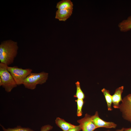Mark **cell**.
Masks as SVG:
<instances>
[{"mask_svg": "<svg viewBox=\"0 0 131 131\" xmlns=\"http://www.w3.org/2000/svg\"><path fill=\"white\" fill-rule=\"evenodd\" d=\"M73 4L70 0H63L57 3L56 8L58 9L73 8Z\"/></svg>", "mask_w": 131, "mask_h": 131, "instance_id": "13", "label": "cell"}, {"mask_svg": "<svg viewBox=\"0 0 131 131\" xmlns=\"http://www.w3.org/2000/svg\"><path fill=\"white\" fill-rule=\"evenodd\" d=\"M0 125L3 131H34L30 128L22 127L20 126H18L14 128H6L2 125Z\"/></svg>", "mask_w": 131, "mask_h": 131, "instance_id": "15", "label": "cell"}, {"mask_svg": "<svg viewBox=\"0 0 131 131\" xmlns=\"http://www.w3.org/2000/svg\"><path fill=\"white\" fill-rule=\"evenodd\" d=\"M75 101L77 102V115L78 116H81L82 115V108L84 103L83 99H77Z\"/></svg>", "mask_w": 131, "mask_h": 131, "instance_id": "16", "label": "cell"}, {"mask_svg": "<svg viewBox=\"0 0 131 131\" xmlns=\"http://www.w3.org/2000/svg\"><path fill=\"white\" fill-rule=\"evenodd\" d=\"M124 128L123 127L120 129H118L116 130L115 131H123ZM105 131H111L109 130H107Z\"/></svg>", "mask_w": 131, "mask_h": 131, "instance_id": "19", "label": "cell"}, {"mask_svg": "<svg viewBox=\"0 0 131 131\" xmlns=\"http://www.w3.org/2000/svg\"></svg>", "mask_w": 131, "mask_h": 131, "instance_id": "22", "label": "cell"}, {"mask_svg": "<svg viewBox=\"0 0 131 131\" xmlns=\"http://www.w3.org/2000/svg\"><path fill=\"white\" fill-rule=\"evenodd\" d=\"M82 130L79 125H76L74 128H72L68 131H80Z\"/></svg>", "mask_w": 131, "mask_h": 131, "instance_id": "18", "label": "cell"}, {"mask_svg": "<svg viewBox=\"0 0 131 131\" xmlns=\"http://www.w3.org/2000/svg\"><path fill=\"white\" fill-rule=\"evenodd\" d=\"M124 88L123 86L117 88L116 89L114 94L112 95L113 106L115 108H119V103L121 102L123 100L122 98V94Z\"/></svg>", "mask_w": 131, "mask_h": 131, "instance_id": "8", "label": "cell"}, {"mask_svg": "<svg viewBox=\"0 0 131 131\" xmlns=\"http://www.w3.org/2000/svg\"><path fill=\"white\" fill-rule=\"evenodd\" d=\"M53 127L49 124H47L42 126L41 128V131H49L52 130Z\"/></svg>", "mask_w": 131, "mask_h": 131, "instance_id": "17", "label": "cell"}, {"mask_svg": "<svg viewBox=\"0 0 131 131\" xmlns=\"http://www.w3.org/2000/svg\"><path fill=\"white\" fill-rule=\"evenodd\" d=\"M121 102L119 109L122 117L124 120L131 123V94L124 97Z\"/></svg>", "mask_w": 131, "mask_h": 131, "instance_id": "5", "label": "cell"}, {"mask_svg": "<svg viewBox=\"0 0 131 131\" xmlns=\"http://www.w3.org/2000/svg\"><path fill=\"white\" fill-rule=\"evenodd\" d=\"M48 77V73L44 72L32 73L24 80L23 84L26 88L34 90L37 84L41 85L46 82Z\"/></svg>", "mask_w": 131, "mask_h": 131, "instance_id": "2", "label": "cell"}, {"mask_svg": "<svg viewBox=\"0 0 131 131\" xmlns=\"http://www.w3.org/2000/svg\"><path fill=\"white\" fill-rule=\"evenodd\" d=\"M8 66L5 64L0 63V78L2 81V87L7 92H9L17 85L7 70Z\"/></svg>", "mask_w": 131, "mask_h": 131, "instance_id": "3", "label": "cell"}, {"mask_svg": "<svg viewBox=\"0 0 131 131\" xmlns=\"http://www.w3.org/2000/svg\"><path fill=\"white\" fill-rule=\"evenodd\" d=\"M123 131H131V127L124 128Z\"/></svg>", "mask_w": 131, "mask_h": 131, "instance_id": "20", "label": "cell"}, {"mask_svg": "<svg viewBox=\"0 0 131 131\" xmlns=\"http://www.w3.org/2000/svg\"><path fill=\"white\" fill-rule=\"evenodd\" d=\"M73 8L58 9L56 12L55 18L60 21H65L71 15Z\"/></svg>", "mask_w": 131, "mask_h": 131, "instance_id": "9", "label": "cell"}, {"mask_svg": "<svg viewBox=\"0 0 131 131\" xmlns=\"http://www.w3.org/2000/svg\"><path fill=\"white\" fill-rule=\"evenodd\" d=\"M18 49L16 42L9 40L2 42L0 45V62L8 66L12 64L16 56Z\"/></svg>", "mask_w": 131, "mask_h": 131, "instance_id": "1", "label": "cell"}, {"mask_svg": "<svg viewBox=\"0 0 131 131\" xmlns=\"http://www.w3.org/2000/svg\"><path fill=\"white\" fill-rule=\"evenodd\" d=\"M55 122L57 126L59 127L63 131H68L76 126L58 117L56 118Z\"/></svg>", "mask_w": 131, "mask_h": 131, "instance_id": "10", "label": "cell"}, {"mask_svg": "<svg viewBox=\"0 0 131 131\" xmlns=\"http://www.w3.org/2000/svg\"><path fill=\"white\" fill-rule=\"evenodd\" d=\"M76 87V92L74 97L77 99H83L85 97L84 94L82 90L80 87V83L79 81L75 83Z\"/></svg>", "mask_w": 131, "mask_h": 131, "instance_id": "14", "label": "cell"}, {"mask_svg": "<svg viewBox=\"0 0 131 131\" xmlns=\"http://www.w3.org/2000/svg\"><path fill=\"white\" fill-rule=\"evenodd\" d=\"M82 131H94L98 128L92 120L91 116L86 114L83 118L77 121Z\"/></svg>", "mask_w": 131, "mask_h": 131, "instance_id": "6", "label": "cell"}, {"mask_svg": "<svg viewBox=\"0 0 131 131\" xmlns=\"http://www.w3.org/2000/svg\"><path fill=\"white\" fill-rule=\"evenodd\" d=\"M2 82L1 79L0 78V86H2Z\"/></svg>", "mask_w": 131, "mask_h": 131, "instance_id": "21", "label": "cell"}, {"mask_svg": "<svg viewBox=\"0 0 131 131\" xmlns=\"http://www.w3.org/2000/svg\"><path fill=\"white\" fill-rule=\"evenodd\" d=\"M92 121L97 128L103 127L106 128H115L117 125L113 122H106L101 119L99 117L98 113L96 111L94 115L91 116Z\"/></svg>", "mask_w": 131, "mask_h": 131, "instance_id": "7", "label": "cell"}, {"mask_svg": "<svg viewBox=\"0 0 131 131\" xmlns=\"http://www.w3.org/2000/svg\"><path fill=\"white\" fill-rule=\"evenodd\" d=\"M101 91L105 98L108 110L112 111L113 110L111 107L112 103V95H111L110 91L108 90L105 88L103 89Z\"/></svg>", "mask_w": 131, "mask_h": 131, "instance_id": "12", "label": "cell"}, {"mask_svg": "<svg viewBox=\"0 0 131 131\" xmlns=\"http://www.w3.org/2000/svg\"><path fill=\"white\" fill-rule=\"evenodd\" d=\"M7 69L10 73L17 85L23 84L24 80L31 74L32 70L31 69H23L16 66H7Z\"/></svg>", "mask_w": 131, "mask_h": 131, "instance_id": "4", "label": "cell"}, {"mask_svg": "<svg viewBox=\"0 0 131 131\" xmlns=\"http://www.w3.org/2000/svg\"><path fill=\"white\" fill-rule=\"evenodd\" d=\"M118 26L120 31L122 32H125L130 30L131 29V16L120 23Z\"/></svg>", "mask_w": 131, "mask_h": 131, "instance_id": "11", "label": "cell"}]
</instances>
